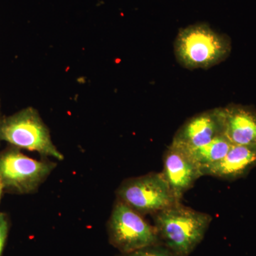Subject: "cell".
Masks as SVG:
<instances>
[{"instance_id": "6da1fadb", "label": "cell", "mask_w": 256, "mask_h": 256, "mask_svg": "<svg viewBox=\"0 0 256 256\" xmlns=\"http://www.w3.org/2000/svg\"><path fill=\"white\" fill-rule=\"evenodd\" d=\"M153 220L163 246L178 256H190L204 238L212 216L178 202L154 214Z\"/></svg>"}, {"instance_id": "7a4b0ae2", "label": "cell", "mask_w": 256, "mask_h": 256, "mask_svg": "<svg viewBox=\"0 0 256 256\" xmlns=\"http://www.w3.org/2000/svg\"><path fill=\"white\" fill-rule=\"evenodd\" d=\"M178 62L188 68H206L222 62L230 53V42L204 23L181 28L175 42Z\"/></svg>"}, {"instance_id": "3957f363", "label": "cell", "mask_w": 256, "mask_h": 256, "mask_svg": "<svg viewBox=\"0 0 256 256\" xmlns=\"http://www.w3.org/2000/svg\"><path fill=\"white\" fill-rule=\"evenodd\" d=\"M0 140L22 149L62 160L48 128L34 108H28L0 121Z\"/></svg>"}, {"instance_id": "277c9868", "label": "cell", "mask_w": 256, "mask_h": 256, "mask_svg": "<svg viewBox=\"0 0 256 256\" xmlns=\"http://www.w3.org/2000/svg\"><path fill=\"white\" fill-rule=\"evenodd\" d=\"M109 242L120 254L151 246L162 245L154 226H152L127 204L118 200L108 224Z\"/></svg>"}, {"instance_id": "5b68a950", "label": "cell", "mask_w": 256, "mask_h": 256, "mask_svg": "<svg viewBox=\"0 0 256 256\" xmlns=\"http://www.w3.org/2000/svg\"><path fill=\"white\" fill-rule=\"evenodd\" d=\"M118 200L141 214H154L178 202L162 172L128 178L117 192Z\"/></svg>"}, {"instance_id": "8992f818", "label": "cell", "mask_w": 256, "mask_h": 256, "mask_svg": "<svg viewBox=\"0 0 256 256\" xmlns=\"http://www.w3.org/2000/svg\"><path fill=\"white\" fill-rule=\"evenodd\" d=\"M55 163L38 161L18 151L0 156V178L3 186L22 193L34 191L54 169Z\"/></svg>"}, {"instance_id": "52a82bcc", "label": "cell", "mask_w": 256, "mask_h": 256, "mask_svg": "<svg viewBox=\"0 0 256 256\" xmlns=\"http://www.w3.org/2000/svg\"><path fill=\"white\" fill-rule=\"evenodd\" d=\"M163 163V178L178 201L181 202L184 194L203 176L201 169L184 150L172 144L165 152Z\"/></svg>"}, {"instance_id": "ba28073f", "label": "cell", "mask_w": 256, "mask_h": 256, "mask_svg": "<svg viewBox=\"0 0 256 256\" xmlns=\"http://www.w3.org/2000/svg\"><path fill=\"white\" fill-rule=\"evenodd\" d=\"M224 134L218 108L202 112L188 119L178 130L171 144L184 150L196 149Z\"/></svg>"}, {"instance_id": "9c48e42d", "label": "cell", "mask_w": 256, "mask_h": 256, "mask_svg": "<svg viewBox=\"0 0 256 256\" xmlns=\"http://www.w3.org/2000/svg\"><path fill=\"white\" fill-rule=\"evenodd\" d=\"M223 133L233 144L256 146V111L242 106L218 108Z\"/></svg>"}, {"instance_id": "30bf717a", "label": "cell", "mask_w": 256, "mask_h": 256, "mask_svg": "<svg viewBox=\"0 0 256 256\" xmlns=\"http://www.w3.org/2000/svg\"><path fill=\"white\" fill-rule=\"evenodd\" d=\"M256 166V146L232 144L226 156L218 162L202 170L203 176L238 180Z\"/></svg>"}, {"instance_id": "8fae6325", "label": "cell", "mask_w": 256, "mask_h": 256, "mask_svg": "<svg viewBox=\"0 0 256 256\" xmlns=\"http://www.w3.org/2000/svg\"><path fill=\"white\" fill-rule=\"evenodd\" d=\"M232 143L224 134L215 138L210 143L192 150H185L201 169L218 162L226 156Z\"/></svg>"}, {"instance_id": "7c38bea8", "label": "cell", "mask_w": 256, "mask_h": 256, "mask_svg": "<svg viewBox=\"0 0 256 256\" xmlns=\"http://www.w3.org/2000/svg\"><path fill=\"white\" fill-rule=\"evenodd\" d=\"M116 256H178L163 245L151 246Z\"/></svg>"}, {"instance_id": "4fadbf2b", "label": "cell", "mask_w": 256, "mask_h": 256, "mask_svg": "<svg viewBox=\"0 0 256 256\" xmlns=\"http://www.w3.org/2000/svg\"><path fill=\"white\" fill-rule=\"evenodd\" d=\"M8 232V224L4 214H0V256L4 248Z\"/></svg>"}, {"instance_id": "5bb4252c", "label": "cell", "mask_w": 256, "mask_h": 256, "mask_svg": "<svg viewBox=\"0 0 256 256\" xmlns=\"http://www.w3.org/2000/svg\"><path fill=\"white\" fill-rule=\"evenodd\" d=\"M3 188H4V186H3V184L2 182L1 178H0V196H1L2 190Z\"/></svg>"}]
</instances>
